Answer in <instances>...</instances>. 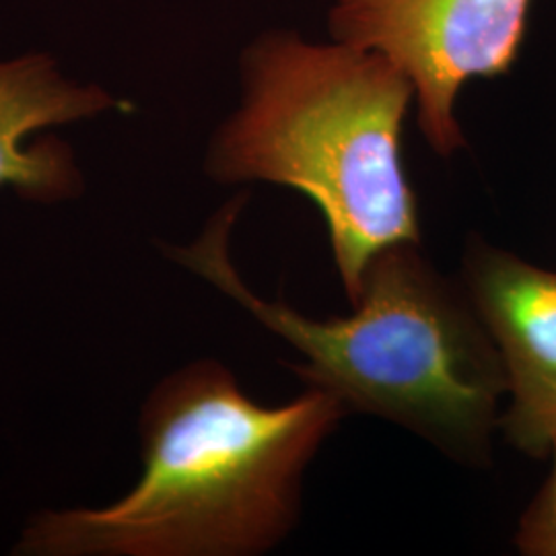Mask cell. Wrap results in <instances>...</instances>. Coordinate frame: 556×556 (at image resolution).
<instances>
[{"label": "cell", "instance_id": "1", "mask_svg": "<svg viewBox=\"0 0 556 556\" xmlns=\"http://www.w3.org/2000/svg\"><path fill=\"white\" fill-rule=\"evenodd\" d=\"M344 417L321 388L264 406L219 361L184 365L142 404L132 491L103 507L31 517L13 553L266 555L298 528L305 472Z\"/></svg>", "mask_w": 556, "mask_h": 556}, {"label": "cell", "instance_id": "2", "mask_svg": "<svg viewBox=\"0 0 556 556\" xmlns=\"http://www.w3.org/2000/svg\"><path fill=\"white\" fill-rule=\"evenodd\" d=\"M248 199L238 192L199 239L165 245V254L293 346L303 361L287 365L337 396L346 415L394 422L459 466H491L507 381L459 278L438 270L417 241L396 243L367 266L353 314L305 316L260 298L231 260V231Z\"/></svg>", "mask_w": 556, "mask_h": 556}, {"label": "cell", "instance_id": "3", "mask_svg": "<svg viewBox=\"0 0 556 556\" xmlns=\"http://www.w3.org/2000/svg\"><path fill=\"white\" fill-rule=\"evenodd\" d=\"M239 101L204 153L219 186L273 184L312 200L357 303L379 252L420 243L402 135L415 91L392 60L342 41L264 29L238 60Z\"/></svg>", "mask_w": 556, "mask_h": 556}, {"label": "cell", "instance_id": "4", "mask_svg": "<svg viewBox=\"0 0 556 556\" xmlns=\"http://www.w3.org/2000/svg\"><path fill=\"white\" fill-rule=\"evenodd\" d=\"M534 0H334L332 40L392 60L415 91L417 124L433 153L466 149L456 116L462 89L516 66Z\"/></svg>", "mask_w": 556, "mask_h": 556}, {"label": "cell", "instance_id": "5", "mask_svg": "<svg viewBox=\"0 0 556 556\" xmlns=\"http://www.w3.org/2000/svg\"><path fill=\"white\" fill-rule=\"evenodd\" d=\"M457 278L503 363L509 402L498 431L542 459L556 438V270L470 236Z\"/></svg>", "mask_w": 556, "mask_h": 556}, {"label": "cell", "instance_id": "6", "mask_svg": "<svg viewBox=\"0 0 556 556\" xmlns=\"http://www.w3.org/2000/svg\"><path fill=\"white\" fill-rule=\"evenodd\" d=\"M122 108L100 83L68 77L48 52L0 60V190L34 204L79 199L85 176L73 147L56 135L31 137Z\"/></svg>", "mask_w": 556, "mask_h": 556}, {"label": "cell", "instance_id": "7", "mask_svg": "<svg viewBox=\"0 0 556 556\" xmlns=\"http://www.w3.org/2000/svg\"><path fill=\"white\" fill-rule=\"evenodd\" d=\"M553 468L526 511L517 521V553L526 556H556V438L551 443Z\"/></svg>", "mask_w": 556, "mask_h": 556}]
</instances>
